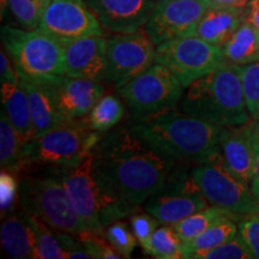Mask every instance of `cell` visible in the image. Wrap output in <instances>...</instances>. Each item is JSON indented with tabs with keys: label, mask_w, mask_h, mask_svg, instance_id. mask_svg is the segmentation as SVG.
Here are the masks:
<instances>
[{
	"label": "cell",
	"mask_w": 259,
	"mask_h": 259,
	"mask_svg": "<svg viewBox=\"0 0 259 259\" xmlns=\"http://www.w3.org/2000/svg\"><path fill=\"white\" fill-rule=\"evenodd\" d=\"M93 153L100 171L136 208L163 189L177 166L176 158L131 127L115 128L103 136Z\"/></svg>",
	"instance_id": "obj_1"
},
{
	"label": "cell",
	"mask_w": 259,
	"mask_h": 259,
	"mask_svg": "<svg viewBox=\"0 0 259 259\" xmlns=\"http://www.w3.org/2000/svg\"><path fill=\"white\" fill-rule=\"evenodd\" d=\"M130 127L178 162L200 163L220 148L225 126L179 112L173 107L136 118Z\"/></svg>",
	"instance_id": "obj_2"
},
{
	"label": "cell",
	"mask_w": 259,
	"mask_h": 259,
	"mask_svg": "<svg viewBox=\"0 0 259 259\" xmlns=\"http://www.w3.org/2000/svg\"><path fill=\"white\" fill-rule=\"evenodd\" d=\"M56 169L89 231L103 235L112 222L138 211L100 171L93 150L77 163Z\"/></svg>",
	"instance_id": "obj_3"
},
{
	"label": "cell",
	"mask_w": 259,
	"mask_h": 259,
	"mask_svg": "<svg viewBox=\"0 0 259 259\" xmlns=\"http://www.w3.org/2000/svg\"><path fill=\"white\" fill-rule=\"evenodd\" d=\"M181 109L220 126H239L250 120L238 66L223 64L186 88Z\"/></svg>",
	"instance_id": "obj_4"
},
{
	"label": "cell",
	"mask_w": 259,
	"mask_h": 259,
	"mask_svg": "<svg viewBox=\"0 0 259 259\" xmlns=\"http://www.w3.org/2000/svg\"><path fill=\"white\" fill-rule=\"evenodd\" d=\"M2 41L19 78L52 83L65 76L64 46L40 28L2 27Z\"/></svg>",
	"instance_id": "obj_5"
},
{
	"label": "cell",
	"mask_w": 259,
	"mask_h": 259,
	"mask_svg": "<svg viewBox=\"0 0 259 259\" xmlns=\"http://www.w3.org/2000/svg\"><path fill=\"white\" fill-rule=\"evenodd\" d=\"M19 202L25 212L57 231L77 236L88 229L57 169L52 174L23 178L19 184Z\"/></svg>",
	"instance_id": "obj_6"
},
{
	"label": "cell",
	"mask_w": 259,
	"mask_h": 259,
	"mask_svg": "<svg viewBox=\"0 0 259 259\" xmlns=\"http://www.w3.org/2000/svg\"><path fill=\"white\" fill-rule=\"evenodd\" d=\"M102 137L101 132L90 128L83 119L66 120L25 144V157L28 164L70 166L90 153Z\"/></svg>",
	"instance_id": "obj_7"
},
{
	"label": "cell",
	"mask_w": 259,
	"mask_h": 259,
	"mask_svg": "<svg viewBox=\"0 0 259 259\" xmlns=\"http://www.w3.org/2000/svg\"><path fill=\"white\" fill-rule=\"evenodd\" d=\"M192 178L211 205L246 215L259 210L250 186L239 180L227 167L220 148L208 160L196 163Z\"/></svg>",
	"instance_id": "obj_8"
},
{
	"label": "cell",
	"mask_w": 259,
	"mask_h": 259,
	"mask_svg": "<svg viewBox=\"0 0 259 259\" xmlns=\"http://www.w3.org/2000/svg\"><path fill=\"white\" fill-rule=\"evenodd\" d=\"M183 89L176 74L158 63L116 88L131 109L132 119L177 107L183 99Z\"/></svg>",
	"instance_id": "obj_9"
},
{
	"label": "cell",
	"mask_w": 259,
	"mask_h": 259,
	"mask_svg": "<svg viewBox=\"0 0 259 259\" xmlns=\"http://www.w3.org/2000/svg\"><path fill=\"white\" fill-rule=\"evenodd\" d=\"M156 63L164 65L187 88L191 83L227 61L221 47L196 35L178 37L156 46Z\"/></svg>",
	"instance_id": "obj_10"
},
{
	"label": "cell",
	"mask_w": 259,
	"mask_h": 259,
	"mask_svg": "<svg viewBox=\"0 0 259 259\" xmlns=\"http://www.w3.org/2000/svg\"><path fill=\"white\" fill-rule=\"evenodd\" d=\"M156 45L144 28L107 40V79L119 88L156 63Z\"/></svg>",
	"instance_id": "obj_11"
},
{
	"label": "cell",
	"mask_w": 259,
	"mask_h": 259,
	"mask_svg": "<svg viewBox=\"0 0 259 259\" xmlns=\"http://www.w3.org/2000/svg\"><path fill=\"white\" fill-rule=\"evenodd\" d=\"M38 28L60 44L103 35L102 25L85 0H50Z\"/></svg>",
	"instance_id": "obj_12"
},
{
	"label": "cell",
	"mask_w": 259,
	"mask_h": 259,
	"mask_svg": "<svg viewBox=\"0 0 259 259\" xmlns=\"http://www.w3.org/2000/svg\"><path fill=\"white\" fill-rule=\"evenodd\" d=\"M204 0H170L155 6L144 30L156 46L173 38L194 35L208 10Z\"/></svg>",
	"instance_id": "obj_13"
},
{
	"label": "cell",
	"mask_w": 259,
	"mask_h": 259,
	"mask_svg": "<svg viewBox=\"0 0 259 259\" xmlns=\"http://www.w3.org/2000/svg\"><path fill=\"white\" fill-rule=\"evenodd\" d=\"M64 46L65 76L92 79H107V38L92 35L66 42Z\"/></svg>",
	"instance_id": "obj_14"
},
{
	"label": "cell",
	"mask_w": 259,
	"mask_h": 259,
	"mask_svg": "<svg viewBox=\"0 0 259 259\" xmlns=\"http://www.w3.org/2000/svg\"><path fill=\"white\" fill-rule=\"evenodd\" d=\"M106 30L126 34L143 29L153 14L155 0H85Z\"/></svg>",
	"instance_id": "obj_15"
},
{
	"label": "cell",
	"mask_w": 259,
	"mask_h": 259,
	"mask_svg": "<svg viewBox=\"0 0 259 259\" xmlns=\"http://www.w3.org/2000/svg\"><path fill=\"white\" fill-rule=\"evenodd\" d=\"M51 85L65 120L83 119L105 94V87L92 79L63 76Z\"/></svg>",
	"instance_id": "obj_16"
},
{
	"label": "cell",
	"mask_w": 259,
	"mask_h": 259,
	"mask_svg": "<svg viewBox=\"0 0 259 259\" xmlns=\"http://www.w3.org/2000/svg\"><path fill=\"white\" fill-rule=\"evenodd\" d=\"M220 151L229 170L239 180L250 186L255 155L252 121L223 127L220 138Z\"/></svg>",
	"instance_id": "obj_17"
},
{
	"label": "cell",
	"mask_w": 259,
	"mask_h": 259,
	"mask_svg": "<svg viewBox=\"0 0 259 259\" xmlns=\"http://www.w3.org/2000/svg\"><path fill=\"white\" fill-rule=\"evenodd\" d=\"M200 190L169 191L161 190L145 202V211L151 213L162 225L174 226L209 205Z\"/></svg>",
	"instance_id": "obj_18"
},
{
	"label": "cell",
	"mask_w": 259,
	"mask_h": 259,
	"mask_svg": "<svg viewBox=\"0 0 259 259\" xmlns=\"http://www.w3.org/2000/svg\"><path fill=\"white\" fill-rule=\"evenodd\" d=\"M19 79L29 96L35 137L46 134L47 131L66 121L58 108L51 83L34 82L24 78Z\"/></svg>",
	"instance_id": "obj_19"
},
{
	"label": "cell",
	"mask_w": 259,
	"mask_h": 259,
	"mask_svg": "<svg viewBox=\"0 0 259 259\" xmlns=\"http://www.w3.org/2000/svg\"><path fill=\"white\" fill-rule=\"evenodd\" d=\"M245 19V8L228 6L208 9L197 24L194 35L222 48Z\"/></svg>",
	"instance_id": "obj_20"
},
{
	"label": "cell",
	"mask_w": 259,
	"mask_h": 259,
	"mask_svg": "<svg viewBox=\"0 0 259 259\" xmlns=\"http://www.w3.org/2000/svg\"><path fill=\"white\" fill-rule=\"evenodd\" d=\"M2 245L11 258H34L35 231L30 215L24 210L21 213L12 211L5 219L0 229Z\"/></svg>",
	"instance_id": "obj_21"
},
{
	"label": "cell",
	"mask_w": 259,
	"mask_h": 259,
	"mask_svg": "<svg viewBox=\"0 0 259 259\" xmlns=\"http://www.w3.org/2000/svg\"><path fill=\"white\" fill-rule=\"evenodd\" d=\"M2 103L5 114L21 135L24 143L35 138L29 96L21 82L2 83Z\"/></svg>",
	"instance_id": "obj_22"
},
{
	"label": "cell",
	"mask_w": 259,
	"mask_h": 259,
	"mask_svg": "<svg viewBox=\"0 0 259 259\" xmlns=\"http://www.w3.org/2000/svg\"><path fill=\"white\" fill-rule=\"evenodd\" d=\"M228 64L247 65L259 61V31L247 19L222 47Z\"/></svg>",
	"instance_id": "obj_23"
},
{
	"label": "cell",
	"mask_w": 259,
	"mask_h": 259,
	"mask_svg": "<svg viewBox=\"0 0 259 259\" xmlns=\"http://www.w3.org/2000/svg\"><path fill=\"white\" fill-rule=\"evenodd\" d=\"M25 144L5 112L0 116V163L2 169L18 174L28 166Z\"/></svg>",
	"instance_id": "obj_24"
},
{
	"label": "cell",
	"mask_w": 259,
	"mask_h": 259,
	"mask_svg": "<svg viewBox=\"0 0 259 259\" xmlns=\"http://www.w3.org/2000/svg\"><path fill=\"white\" fill-rule=\"evenodd\" d=\"M235 221L239 220L232 216H225L210 225L198 236L184 244V258H192V255L198 252L210 250L235 238L239 234V226Z\"/></svg>",
	"instance_id": "obj_25"
},
{
	"label": "cell",
	"mask_w": 259,
	"mask_h": 259,
	"mask_svg": "<svg viewBox=\"0 0 259 259\" xmlns=\"http://www.w3.org/2000/svg\"><path fill=\"white\" fill-rule=\"evenodd\" d=\"M125 108L120 99L108 94L103 95L92 111L83 118V121L94 131L106 134L121 121Z\"/></svg>",
	"instance_id": "obj_26"
},
{
	"label": "cell",
	"mask_w": 259,
	"mask_h": 259,
	"mask_svg": "<svg viewBox=\"0 0 259 259\" xmlns=\"http://www.w3.org/2000/svg\"><path fill=\"white\" fill-rule=\"evenodd\" d=\"M225 216H232L236 220H240L241 216L236 215V213L229 211V210L219 208V206L211 205L206 206L199 211L192 213L189 218L181 220L174 225V229H176L178 234L184 241V244L192 240V239L198 236L200 233H203L210 225L213 222L218 221L219 219L225 218Z\"/></svg>",
	"instance_id": "obj_27"
},
{
	"label": "cell",
	"mask_w": 259,
	"mask_h": 259,
	"mask_svg": "<svg viewBox=\"0 0 259 259\" xmlns=\"http://www.w3.org/2000/svg\"><path fill=\"white\" fill-rule=\"evenodd\" d=\"M184 241L173 226L157 227L148 245L143 248L145 253L158 259L184 258Z\"/></svg>",
	"instance_id": "obj_28"
},
{
	"label": "cell",
	"mask_w": 259,
	"mask_h": 259,
	"mask_svg": "<svg viewBox=\"0 0 259 259\" xmlns=\"http://www.w3.org/2000/svg\"><path fill=\"white\" fill-rule=\"evenodd\" d=\"M6 3L19 25L27 30H34L40 25L50 0H6Z\"/></svg>",
	"instance_id": "obj_29"
},
{
	"label": "cell",
	"mask_w": 259,
	"mask_h": 259,
	"mask_svg": "<svg viewBox=\"0 0 259 259\" xmlns=\"http://www.w3.org/2000/svg\"><path fill=\"white\" fill-rule=\"evenodd\" d=\"M244 90L247 111L253 120L259 116V61L247 65H236Z\"/></svg>",
	"instance_id": "obj_30"
},
{
	"label": "cell",
	"mask_w": 259,
	"mask_h": 259,
	"mask_svg": "<svg viewBox=\"0 0 259 259\" xmlns=\"http://www.w3.org/2000/svg\"><path fill=\"white\" fill-rule=\"evenodd\" d=\"M131 227V226H130ZM130 227L125 221L118 220V221L112 222L111 225L106 227L103 236L109 245L116 252L121 254L122 258H130L132 252L137 247V238L134 234V231L130 229Z\"/></svg>",
	"instance_id": "obj_31"
},
{
	"label": "cell",
	"mask_w": 259,
	"mask_h": 259,
	"mask_svg": "<svg viewBox=\"0 0 259 259\" xmlns=\"http://www.w3.org/2000/svg\"><path fill=\"white\" fill-rule=\"evenodd\" d=\"M193 259H252L251 251L248 250L247 245L238 234L231 240L223 242V244L210 248V250L198 252L192 255Z\"/></svg>",
	"instance_id": "obj_32"
},
{
	"label": "cell",
	"mask_w": 259,
	"mask_h": 259,
	"mask_svg": "<svg viewBox=\"0 0 259 259\" xmlns=\"http://www.w3.org/2000/svg\"><path fill=\"white\" fill-rule=\"evenodd\" d=\"M78 240L82 242L87 252L90 254L92 258H101V259H119L122 258L119 252H116L114 248L109 245V242L106 240V238L101 234H97L89 229L84 231L77 236Z\"/></svg>",
	"instance_id": "obj_33"
},
{
	"label": "cell",
	"mask_w": 259,
	"mask_h": 259,
	"mask_svg": "<svg viewBox=\"0 0 259 259\" xmlns=\"http://www.w3.org/2000/svg\"><path fill=\"white\" fill-rule=\"evenodd\" d=\"M19 197V185L16 174L2 169L0 173V209L2 216L15 211L16 203Z\"/></svg>",
	"instance_id": "obj_34"
},
{
	"label": "cell",
	"mask_w": 259,
	"mask_h": 259,
	"mask_svg": "<svg viewBox=\"0 0 259 259\" xmlns=\"http://www.w3.org/2000/svg\"><path fill=\"white\" fill-rule=\"evenodd\" d=\"M238 226L239 234L244 239L253 258L259 259V210L242 215Z\"/></svg>",
	"instance_id": "obj_35"
},
{
	"label": "cell",
	"mask_w": 259,
	"mask_h": 259,
	"mask_svg": "<svg viewBox=\"0 0 259 259\" xmlns=\"http://www.w3.org/2000/svg\"><path fill=\"white\" fill-rule=\"evenodd\" d=\"M158 222L151 213L149 212H137L136 211L134 215H131L130 219V225H131L134 234L137 238L139 245L142 248H144L150 240L153 233L156 231Z\"/></svg>",
	"instance_id": "obj_36"
},
{
	"label": "cell",
	"mask_w": 259,
	"mask_h": 259,
	"mask_svg": "<svg viewBox=\"0 0 259 259\" xmlns=\"http://www.w3.org/2000/svg\"><path fill=\"white\" fill-rule=\"evenodd\" d=\"M252 126H253V121H252ZM253 135H254L255 155H254L253 171H252V177L250 181V189H251L252 194H253L254 199L259 203V136L255 134L254 127H253Z\"/></svg>",
	"instance_id": "obj_37"
},
{
	"label": "cell",
	"mask_w": 259,
	"mask_h": 259,
	"mask_svg": "<svg viewBox=\"0 0 259 259\" xmlns=\"http://www.w3.org/2000/svg\"><path fill=\"white\" fill-rule=\"evenodd\" d=\"M0 80H2V83L21 82L17 71L11 66V63H10L9 58L4 53V51H2V54H0Z\"/></svg>",
	"instance_id": "obj_38"
},
{
	"label": "cell",
	"mask_w": 259,
	"mask_h": 259,
	"mask_svg": "<svg viewBox=\"0 0 259 259\" xmlns=\"http://www.w3.org/2000/svg\"><path fill=\"white\" fill-rule=\"evenodd\" d=\"M245 12L246 19L259 31V0H248Z\"/></svg>",
	"instance_id": "obj_39"
},
{
	"label": "cell",
	"mask_w": 259,
	"mask_h": 259,
	"mask_svg": "<svg viewBox=\"0 0 259 259\" xmlns=\"http://www.w3.org/2000/svg\"><path fill=\"white\" fill-rule=\"evenodd\" d=\"M209 9L212 8H228V6H236V8H245L248 0H204Z\"/></svg>",
	"instance_id": "obj_40"
},
{
	"label": "cell",
	"mask_w": 259,
	"mask_h": 259,
	"mask_svg": "<svg viewBox=\"0 0 259 259\" xmlns=\"http://www.w3.org/2000/svg\"><path fill=\"white\" fill-rule=\"evenodd\" d=\"M253 127H254L255 134L259 136V120H254L253 121Z\"/></svg>",
	"instance_id": "obj_41"
},
{
	"label": "cell",
	"mask_w": 259,
	"mask_h": 259,
	"mask_svg": "<svg viewBox=\"0 0 259 259\" xmlns=\"http://www.w3.org/2000/svg\"><path fill=\"white\" fill-rule=\"evenodd\" d=\"M164 2H170V0H155V3L157 4H161V3H164Z\"/></svg>",
	"instance_id": "obj_42"
},
{
	"label": "cell",
	"mask_w": 259,
	"mask_h": 259,
	"mask_svg": "<svg viewBox=\"0 0 259 259\" xmlns=\"http://www.w3.org/2000/svg\"><path fill=\"white\" fill-rule=\"evenodd\" d=\"M258 120H259V116H258Z\"/></svg>",
	"instance_id": "obj_43"
}]
</instances>
